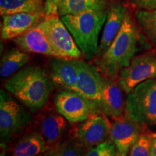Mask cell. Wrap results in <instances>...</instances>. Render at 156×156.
<instances>
[{
  "instance_id": "83f0119b",
  "label": "cell",
  "mask_w": 156,
  "mask_h": 156,
  "mask_svg": "<svg viewBox=\"0 0 156 156\" xmlns=\"http://www.w3.org/2000/svg\"><path fill=\"white\" fill-rule=\"evenodd\" d=\"M151 134V156H156V132Z\"/></svg>"
},
{
  "instance_id": "5b68a950",
  "label": "cell",
  "mask_w": 156,
  "mask_h": 156,
  "mask_svg": "<svg viewBox=\"0 0 156 156\" xmlns=\"http://www.w3.org/2000/svg\"><path fill=\"white\" fill-rule=\"evenodd\" d=\"M30 112L15 100L12 95L0 91V134L1 142H7L32 124Z\"/></svg>"
},
{
  "instance_id": "d6986e66",
  "label": "cell",
  "mask_w": 156,
  "mask_h": 156,
  "mask_svg": "<svg viewBox=\"0 0 156 156\" xmlns=\"http://www.w3.org/2000/svg\"><path fill=\"white\" fill-rule=\"evenodd\" d=\"M30 60L28 53L20 48L7 50L2 56L0 62V75L2 78L10 77L17 73Z\"/></svg>"
},
{
  "instance_id": "ba28073f",
  "label": "cell",
  "mask_w": 156,
  "mask_h": 156,
  "mask_svg": "<svg viewBox=\"0 0 156 156\" xmlns=\"http://www.w3.org/2000/svg\"><path fill=\"white\" fill-rule=\"evenodd\" d=\"M156 79V54L147 52L135 56L120 72L118 83L126 95L142 82Z\"/></svg>"
},
{
  "instance_id": "3957f363",
  "label": "cell",
  "mask_w": 156,
  "mask_h": 156,
  "mask_svg": "<svg viewBox=\"0 0 156 156\" xmlns=\"http://www.w3.org/2000/svg\"><path fill=\"white\" fill-rule=\"evenodd\" d=\"M108 8L60 17L84 57L90 60L98 54L99 36L108 15Z\"/></svg>"
},
{
  "instance_id": "484cf974",
  "label": "cell",
  "mask_w": 156,
  "mask_h": 156,
  "mask_svg": "<svg viewBox=\"0 0 156 156\" xmlns=\"http://www.w3.org/2000/svg\"><path fill=\"white\" fill-rule=\"evenodd\" d=\"M62 0H45V14L46 16L58 15V7Z\"/></svg>"
},
{
  "instance_id": "6da1fadb",
  "label": "cell",
  "mask_w": 156,
  "mask_h": 156,
  "mask_svg": "<svg viewBox=\"0 0 156 156\" xmlns=\"http://www.w3.org/2000/svg\"><path fill=\"white\" fill-rule=\"evenodd\" d=\"M53 84L44 68L30 65L9 77L4 86L30 112L37 113L47 104Z\"/></svg>"
},
{
  "instance_id": "e0dca14e",
  "label": "cell",
  "mask_w": 156,
  "mask_h": 156,
  "mask_svg": "<svg viewBox=\"0 0 156 156\" xmlns=\"http://www.w3.org/2000/svg\"><path fill=\"white\" fill-rule=\"evenodd\" d=\"M50 67L49 75L54 84L65 89H75L79 76L77 59L53 57Z\"/></svg>"
},
{
  "instance_id": "44dd1931",
  "label": "cell",
  "mask_w": 156,
  "mask_h": 156,
  "mask_svg": "<svg viewBox=\"0 0 156 156\" xmlns=\"http://www.w3.org/2000/svg\"><path fill=\"white\" fill-rule=\"evenodd\" d=\"M107 2V0H62L58 7V15L59 17H62L108 8Z\"/></svg>"
},
{
  "instance_id": "ffe728a7",
  "label": "cell",
  "mask_w": 156,
  "mask_h": 156,
  "mask_svg": "<svg viewBox=\"0 0 156 156\" xmlns=\"http://www.w3.org/2000/svg\"><path fill=\"white\" fill-rule=\"evenodd\" d=\"M20 12H45L44 0H0L2 17Z\"/></svg>"
},
{
  "instance_id": "cb8c5ba5",
  "label": "cell",
  "mask_w": 156,
  "mask_h": 156,
  "mask_svg": "<svg viewBox=\"0 0 156 156\" xmlns=\"http://www.w3.org/2000/svg\"><path fill=\"white\" fill-rule=\"evenodd\" d=\"M128 156H151V134L141 133L132 146Z\"/></svg>"
},
{
  "instance_id": "f546056e",
  "label": "cell",
  "mask_w": 156,
  "mask_h": 156,
  "mask_svg": "<svg viewBox=\"0 0 156 156\" xmlns=\"http://www.w3.org/2000/svg\"><path fill=\"white\" fill-rule=\"evenodd\" d=\"M38 156H41V155H38Z\"/></svg>"
},
{
  "instance_id": "603a6c76",
  "label": "cell",
  "mask_w": 156,
  "mask_h": 156,
  "mask_svg": "<svg viewBox=\"0 0 156 156\" xmlns=\"http://www.w3.org/2000/svg\"><path fill=\"white\" fill-rule=\"evenodd\" d=\"M83 151V148L72 138L48 149L45 156H84Z\"/></svg>"
},
{
  "instance_id": "8992f818",
  "label": "cell",
  "mask_w": 156,
  "mask_h": 156,
  "mask_svg": "<svg viewBox=\"0 0 156 156\" xmlns=\"http://www.w3.org/2000/svg\"><path fill=\"white\" fill-rule=\"evenodd\" d=\"M56 110L70 123H80L99 112L98 104L73 90L66 89L54 97Z\"/></svg>"
},
{
  "instance_id": "7a4b0ae2",
  "label": "cell",
  "mask_w": 156,
  "mask_h": 156,
  "mask_svg": "<svg viewBox=\"0 0 156 156\" xmlns=\"http://www.w3.org/2000/svg\"><path fill=\"white\" fill-rule=\"evenodd\" d=\"M142 34L127 12L122 28L105 53L100 56L98 66L103 75L115 78L127 67L139 51Z\"/></svg>"
},
{
  "instance_id": "52a82bcc",
  "label": "cell",
  "mask_w": 156,
  "mask_h": 156,
  "mask_svg": "<svg viewBox=\"0 0 156 156\" xmlns=\"http://www.w3.org/2000/svg\"><path fill=\"white\" fill-rule=\"evenodd\" d=\"M41 23L56 57L80 59L83 56L72 34L58 15L46 16Z\"/></svg>"
},
{
  "instance_id": "d4e9b609",
  "label": "cell",
  "mask_w": 156,
  "mask_h": 156,
  "mask_svg": "<svg viewBox=\"0 0 156 156\" xmlns=\"http://www.w3.org/2000/svg\"><path fill=\"white\" fill-rule=\"evenodd\" d=\"M84 156H119V155L114 144L111 140H106L89 148Z\"/></svg>"
},
{
  "instance_id": "f1b7e54d",
  "label": "cell",
  "mask_w": 156,
  "mask_h": 156,
  "mask_svg": "<svg viewBox=\"0 0 156 156\" xmlns=\"http://www.w3.org/2000/svg\"><path fill=\"white\" fill-rule=\"evenodd\" d=\"M6 149H7V145H6V142H1V156H5Z\"/></svg>"
},
{
  "instance_id": "9c48e42d",
  "label": "cell",
  "mask_w": 156,
  "mask_h": 156,
  "mask_svg": "<svg viewBox=\"0 0 156 156\" xmlns=\"http://www.w3.org/2000/svg\"><path fill=\"white\" fill-rule=\"evenodd\" d=\"M112 123L106 116L94 114L80 122L73 131V139L85 149L98 145L109 137Z\"/></svg>"
},
{
  "instance_id": "9a60e30c",
  "label": "cell",
  "mask_w": 156,
  "mask_h": 156,
  "mask_svg": "<svg viewBox=\"0 0 156 156\" xmlns=\"http://www.w3.org/2000/svg\"><path fill=\"white\" fill-rule=\"evenodd\" d=\"M13 41L20 49L27 53L56 57L41 22L22 36L13 39Z\"/></svg>"
},
{
  "instance_id": "30bf717a",
  "label": "cell",
  "mask_w": 156,
  "mask_h": 156,
  "mask_svg": "<svg viewBox=\"0 0 156 156\" xmlns=\"http://www.w3.org/2000/svg\"><path fill=\"white\" fill-rule=\"evenodd\" d=\"M142 126L126 114L114 119L109 139L116 147L119 156H128L142 133Z\"/></svg>"
},
{
  "instance_id": "8fae6325",
  "label": "cell",
  "mask_w": 156,
  "mask_h": 156,
  "mask_svg": "<svg viewBox=\"0 0 156 156\" xmlns=\"http://www.w3.org/2000/svg\"><path fill=\"white\" fill-rule=\"evenodd\" d=\"M77 63L79 76L73 90L98 104L102 94L103 75L97 67L86 62L77 59Z\"/></svg>"
},
{
  "instance_id": "ac0fdd59",
  "label": "cell",
  "mask_w": 156,
  "mask_h": 156,
  "mask_svg": "<svg viewBox=\"0 0 156 156\" xmlns=\"http://www.w3.org/2000/svg\"><path fill=\"white\" fill-rule=\"evenodd\" d=\"M44 137L38 132L25 134L17 141L11 151L10 156H38L47 151Z\"/></svg>"
},
{
  "instance_id": "4fadbf2b",
  "label": "cell",
  "mask_w": 156,
  "mask_h": 156,
  "mask_svg": "<svg viewBox=\"0 0 156 156\" xmlns=\"http://www.w3.org/2000/svg\"><path fill=\"white\" fill-rule=\"evenodd\" d=\"M46 17L45 12H20L2 16V40H11L22 36Z\"/></svg>"
},
{
  "instance_id": "5bb4252c",
  "label": "cell",
  "mask_w": 156,
  "mask_h": 156,
  "mask_svg": "<svg viewBox=\"0 0 156 156\" xmlns=\"http://www.w3.org/2000/svg\"><path fill=\"white\" fill-rule=\"evenodd\" d=\"M122 90L119 83L103 75L102 94L98 106L103 114L113 119L124 116L125 113L126 102Z\"/></svg>"
},
{
  "instance_id": "7c38bea8",
  "label": "cell",
  "mask_w": 156,
  "mask_h": 156,
  "mask_svg": "<svg viewBox=\"0 0 156 156\" xmlns=\"http://www.w3.org/2000/svg\"><path fill=\"white\" fill-rule=\"evenodd\" d=\"M68 122L56 110L50 109L40 114L37 122L38 132L44 137L48 149L63 141L67 131Z\"/></svg>"
},
{
  "instance_id": "277c9868",
  "label": "cell",
  "mask_w": 156,
  "mask_h": 156,
  "mask_svg": "<svg viewBox=\"0 0 156 156\" xmlns=\"http://www.w3.org/2000/svg\"><path fill=\"white\" fill-rule=\"evenodd\" d=\"M125 114L142 125H156V79L142 82L128 93Z\"/></svg>"
},
{
  "instance_id": "4316f807",
  "label": "cell",
  "mask_w": 156,
  "mask_h": 156,
  "mask_svg": "<svg viewBox=\"0 0 156 156\" xmlns=\"http://www.w3.org/2000/svg\"><path fill=\"white\" fill-rule=\"evenodd\" d=\"M140 9L153 10L156 9V0H132Z\"/></svg>"
},
{
  "instance_id": "7402d4cb",
  "label": "cell",
  "mask_w": 156,
  "mask_h": 156,
  "mask_svg": "<svg viewBox=\"0 0 156 156\" xmlns=\"http://www.w3.org/2000/svg\"><path fill=\"white\" fill-rule=\"evenodd\" d=\"M138 24L150 40L156 44V9L153 10L140 9L136 12Z\"/></svg>"
},
{
  "instance_id": "2e32d148",
  "label": "cell",
  "mask_w": 156,
  "mask_h": 156,
  "mask_svg": "<svg viewBox=\"0 0 156 156\" xmlns=\"http://www.w3.org/2000/svg\"><path fill=\"white\" fill-rule=\"evenodd\" d=\"M127 12L126 6L120 2L114 3L108 9L107 18L99 42L97 54L99 57L105 53L114 41L122 28Z\"/></svg>"
}]
</instances>
